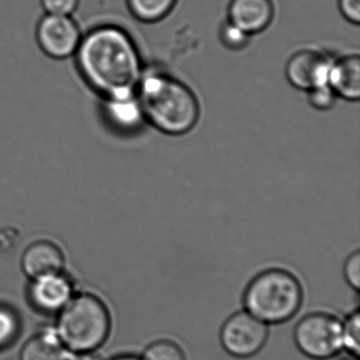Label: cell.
<instances>
[{"instance_id": "1", "label": "cell", "mask_w": 360, "mask_h": 360, "mask_svg": "<svg viewBox=\"0 0 360 360\" xmlns=\"http://www.w3.org/2000/svg\"><path fill=\"white\" fill-rule=\"evenodd\" d=\"M75 56L79 75L101 98L136 96L144 67L138 46L121 27L91 29L82 37Z\"/></svg>"}, {"instance_id": "2", "label": "cell", "mask_w": 360, "mask_h": 360, "mask_svg": "<svg viewBox=\"0 0 360 360\" xmlns=\"http://www.w3.org/2000/svg\"><path fill=\"white\" fill-rule=\"evenodd\" d=\"M136 96L145 122L162 134L184 136L199 122L201 107L197 96L168 73L144 69Z\"/></svg>"}, {"instance_id": "3", "label": "cell", "mask_w": 360, "mask_h": 360, "mask_svg": "<svg viewBox=\"0 0 360 360\" xmlns=\"http://www.w3.org/2000/svg\"><path fill=\"white\" fill-rule=\"evenodd\" d=\"M54 330L70 353L98 351L110 334V313L96 295H75L58 314Z\"/></svg>"}, {"instance_id": "4", "label": "cell", "mask_w": 360, "mask_h": 360, "mask_svg": "<svg viewBox=\"0 0 360 360\" xmlns=\"http://www.w3.org/2000/svg\"><path fill=\"white\" fill-rule=\"evenodd\" d=\"M302 298V286L292 274L271 269L250 281L244 294V305L250 315L265 324H279L296 315Z\"/></svg>"}, {"instance_id": "5", "label": "cell", "mask_w": 360, "mask_h": 360, "mask_svg": "<svg viewBox=\"0 0 360 360\" xmlns=\"http://www.w3.org/2000/svg\"><path fill=\"white\" fill-rule=\"evenodd\" d=\"M294 338L307 357L328 359L343 347L342 323L330 314L311 313L297 323Z\"/></svg>"}, {"instance_id": "6", "label": "cell", "mask_w": 360, "mask_h": 360, "mask_svg": "<svg viewBox=\"0 0 360 360\" xmlns=\"http://www.w3.org/2000/svg\"><path fill=\"white\" fill-rule=\"evenodd\" d=\"M267 336L269 330L264 322L248 311H238L225 321L220 338L227 353L235 357L246 358L261 351Z\"/></svg>"}, {"instance_id": "7", "label": "cell", "mask_w": 360, "mask_h": 360, "mask_svg": "<svg viewBox=\"0 0 360 360\" xmlns=\"http://www.w3.org/2000/svg\"><path fill=\"white\" fill-rule=\"evenodd\" d=\"M82 37L81 29L71 16L46 14L37 25V44L53 60L75 56Z\"/></svg>"}, {"instance_id": "8", "label": "cell", "mask_w": 360, "mask_h": 360, "mask_svg": "<svg viewBox=\"0 0 360 360\" xmlns=\"http://www.w3.org/2000/svg\"><path fill=\"white\" fill-rule=\"evenodd\" d=\"M332 62L321 52L301 50L292 54L286 63V79L292 87L307 92L320 86L328 85Z\"/></svg>"}, {"instance_id": "9", "label": "cell", "mask_w": 360, "mask_h": 360, "mask_svg": "<svg viewBox=\"0 0 360 360\" xmlns=\"http://www.w3.org/2000/svg\"><path fill=\"white\" fill-rule=\"evenodd\" d=\"M28 295L37 311L58 315L75 294L71 280L64 273H58L31 280Z\"/></svg>"}, {"instance_id": "10", "label": "cell", "mask_w": 360, "mask_h": 360, "mask_svg": "<svg viewBox=\"0 0 360 360\" xmlns=\"http://www.w3.org/2000/svg\"><path fill=\"white\" fill-rule=\"evenodd\" d=\"M274 15L273 0H231L227 9V20L250 37L266 30Z\"/></svg>"}, {"instance_id": "11", "label": "cell", "mask_w": 360, "mask_h": 360, "mask_svg": "<svg viewBox=\"0 0 360 360\" xmlns=\"http://www.w3.org/2000/svg\"><path fill=\"white\" fill-rule=\"evenodd\" d=\"M22 273L30 280L44 276L63 273L65 256L62 250L51 241L34 242L25 250L20 260Z\"/></svg>"}, {"instance_id": "12", "label": "cell", "mask_w": 360, "mask_h": 360, "mask_svg": "<svg viewBox=\"0 0 360 360\" xmlns=\"http://www.w3.org/2000/svg\"><path fill=\"white\" fill-rule=\"evenodd\" d=\"M102 101L103 115L115 131L134 134L142 127L145 119L136 96L102 98Z\"/></svg>"}, {"instance_id": "13", "label": "cell", "mask_w": 360, "mask_h": 360, "mask_svg": "<svg viewBox=\"0 0 360 360\" xmlns=\"http://www.w3.org/2000/svg\"><path fill=\"white\" fill-rule=\"evenodd\" d=\"M328 85L337 98L347 102L360 100V58L358 54H349L333 60L328 73Z\"/></svg>"}, {"instance_id": "14", "label": "cell", "mask_w": 360, "mask_h": 360, "mask_svg": "<svg viewBox=\"0 0 360 360\" xmlns=\"http://www.w3.org/2000/svg\"><path fill=\"white\" fill-rule=\"evenodd\" d=\"M70 352L65 347L56 330H46L25 343L20 360H68Z\"/></svg>"}, {"instance_id": "15", "label": "cell", "mask_w": 360, "mask_h": 360, "mask_svg": "<svg viewBox=\"0 0 360 360\" xmlns=\"http://www.w3.org/2000/svg\"><path fill=\"white\" fill-rule=\"evenodd\" d=\"M131 15L144 24H155L169 15L178 0H126Z\"/></svg>"}, {"instance_id": "16", "label": "cell", "mask_w": 360, "mask_h": 360, "mask_svg": "<svg viewBox=\"0 0 360 360\" xmlns=\"http://www.w3.org/2000/svg\"><path fill=\"white\" fill-rule=\"evenodd\" d=\"M20 332V319L18 313L7 305L0 304V351L13 345Z\"/></svg>"}, {"instance_id": "17", "label": "cell", "mask_w": 360, "mask_h": 360, "mask_svg": "<svg viewBox=\"0 0 360 360\" xmlns=\"http://www.w3.org/2000/svg\"><path fill=\"white\" fill-rule=\"evenodd\" d=\"M143 360H186L178 343L172 340H159L145 349Z\"/></svg>"}, {"instance_id": "18", "label": "cell", "mask_w": 360, "mask_h": 360, "mask_svg": "<svg viewBox=\"0 0 360 360\" xmlns=\"http://www.w3.org/2000/svg\"><path fill=\"white\" fill-rule=\"evenodd\" d=\"M219 35L223 46L231 51H241L245 49L250 45V37H252L235 25L231 24L229 20L221 26Z\"/></svg>"}, {"instance_id": "19", "label": "cell", "mask_w": 360, "mask_h": 360, "mask_svg": "<svg viewBox=\"0 0 360 360\" xmlns=\"http://www.w3.org/2000/svg\"><path fill=\"white\" fill-rule=\"evenodd\" d=\"M343 347L353 355L360 353V315L355 311L342 324Z\"/></svg>"}, {"instance_id": "20", "label": "cell", "mask_w": 360, "mask_h": 360, "mask_svg": "<svg viewBox=\"0 0 360 360\" xmlns=\"http://www.w3.org/2000/svg\"><path fill=\"white\" fill-rule=\"evenodd\" d=\"M337 96L328 85L320 86L307 91V102L318 111H328L334 108Z\"/></svg>"}, {"instance_id": "21", "label": "cell", "mask_w": 360, "mask_h": 360, "mask_svg": "<svg viewBox=\"0 0 360 360\" xmlns=\"http://www.w3.org/2000/svg\"><path fill=\"white\" fill-rule=\"evenodd\" d=\"M46 14L71 16L79 7V0H41Z\"/></svg>"}, {"instance_id": "22", "label": "cell", "mask_w": 360, "mask_h": 360, "mask_svg": "<svg viewBox=\"0 0 360 360\" xmlns=\"http://www.w3.org/2000/svg\"><path fill=\"white\" fill-rule=\"evenodd\" d=\"M345 277L347 283L358 290L360 288V254L358 250L349 255L345 263Z\"/></svg>"}, {"instance_id": "23", "label": "cell", "mask_w": 360, "mask_h": 360, "mask_svg": "<svg viewBox=\"0 0 360 360\" xmlns=\"http://www.w3.org/2000/svg\"><path fill=\"white\" fill-rule=\"evenodd\" d=\"M339 11L351 24H360V0H338Z\"/></svg>"}, {"instance_id": "24", "label": "cell", "mask_w": 360, "mask_h": 360, "mask_svg": "<svg viewBox=\"0 0 360 360\" xmlns=\"http://www.w3.org/2000/svg\"><path fill=\"white\" fill-rule=\"evenodd\" d=\"M68 360H104L96 351L70 353Z\"/></svg>"}, {"instance_id": "25", "label": "cell", "mask_w": 360, "mask_h": 360, "mask_svg": "<svg viewBox=\"0 0 360 360\" xmlns=\"http://www.w3.org/2000/svg\"><path fill=\"white\" fill-rule=\"evenodd\" d=\"M111 360H143L142 358L138 357L136 355H121L117 357L113 358Z\"/></svg>"}, {"instance_id": "26", "label": "cell", "mask_w": 360, "mask_h": 360, "mask_svg": "<svg viewBox=\"0 0 360 360\" xmlns=\"http://www.w3.org/2000/svg\"><path fill=\"white\" fill-rule=\"evenodd\" d=\"M345 360H357V359H345Z\"/></svg>"}]
</instances>
